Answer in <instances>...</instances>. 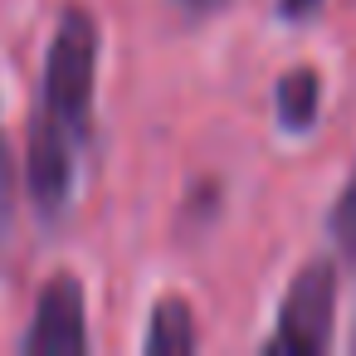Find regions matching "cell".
<instances>
[{
	"mask_svg": "<svg viewBox=\"0 0 356 356\" xmlns=\"http://www.w3.org/2000/svg\"><path fill=\"white\" fill-rule=\"evenodd\" d=\"M176 6L191 15H215V10H225V0H176Z\"/></svg>",
	"mask_w": 356,
	"mask_h": 356,
	"instance_id": "9c48e42d",
	"label": "cell"
},
{
	"mask_svg": "<svg viewBox=\"0 0 356 356\" xmlns=\"http://www.w3.org/2000/svg\"><path fill=\"white\" fill-rule=\"evenodd\" d=\"M142 351H152V356H186V351H195V322H191V302L186 298H176V293L156 298V307L147 317Z\"/></svg>",
	"mask_w": 356,
	"mask_h": 356,
	"instance_id": "5b68a950",
	"label": "cell"
},
{
	"mask_svg": "<svg viewBox=\"0 0 356 356\" xmlns=\"http://www.w3.org/2000/svg\"><path fill=\"white\" fill-rule=\"evenodd\" d=\"M10 215H15V166H10V147L0 132V244L10 234Z\"/></svg>",
	"mask_w": 356,
	"mask_h": 356,
	"instance_id": "52a82bcc",
	"label": "cell"
},
{
	"mask_svg": "<svg viewBox=\"0 0 356 356\" xmlns=\"http://www.w3.org/2000/svg\"><path fill=\"white\" fill-rule=\"evenodd\" d=\"M25 356H83L88 351V317H83V283L74 273H54L35 302L30 332L20 337Z\"/></svg>",
	"mask_w": 356,
	"mask_h": 356,
	"instance_id": "3957f363",
	"label": "cell"
},
{
	"mask_svg": "<svg viewBox=\"0 0 356 356\" xmlns=\"http://www.w3.org/2000/svg\"><path fill=\"white\" fill-rule=\"evenodd\" d=\"M273 113H278L283 132H312V122L322 113V79H317V69H307V64L288 69L278 79V88H273Z\"/></svg>",
	"mask_w": 356,
	"mask_h": 356,
	"instance_id": "277c9868",
	"label": "cell"
},
{
	"mask_svg": "<svg viewBox=\"0 0 356 356\" xmlns=\"http://www.w3.org/2000/svg\"><path fill=\"white\" fill-rule=\"evenodd\" d=\"M98 54H103L98 20L83 6H69L44 54V83H40L35 118H30V152H25L30 200L44 220H59L69 210L83 152L93 142Z\"/></svg>",
	"mask_w": 356,
	"mask_h": 356,
	"instance_id": "6da1fadb",
	"label": "cell"
},
{
	"mask_svg": "<svg viewBox=\"0 0 356 356\" xmlns=\"http://www.w3.org/2000/svg\"><path fill=\"white\" fill-rule=\"evenodd\" d=\"M332 317H337V268L327 259H312L288 283V293L278 302V317H273V337L264 341V351L317 356V351L332 346Z\"/></svg>",
	"mask_w": 356,
	"mask_h": 356,
	"instance_id": "7a4b0ae2",
	"label": "cell"
},
{
	"mask_svg": "<svg viewBox=\"0 0 356 356\" xmlns=\"http://www.w3.org/2000/svg\"><path fill=\"white\" fill-rule=\"evenodd\" d=\"M351 346H356V337H351Z\"/></svg>",
	"mask_w": 356,
	"mask_h": 356,
	"instance_id": "30bf717a",
	"label": "cell"
},
{
	"mask_svg": "<svg viewBox=\"0 0 356 356\" xmlns=\"http://www.w3.org/2000/svg\"><path fill=\"white\" fill-rule=\"evenodd\" d=\"M327 229H332L337 249L346 259H356V166H351V176H346V186H341V195H337V205L327 215Z\"/></svg>",
	"mask_w": 356,
	"mask_h": 356,
	"instance_id": "8992f818",
	"label": "cell"
},
{
	"mask_svg": "<svg viewBox=\"0 0 356 356\" xmlns=\"http://www.w3.org/2000/svg\"><path fill=\"white\" fill-rule=\"evenodd\" d=\"M322 6H327V0H273L278 20H288V25H298V20H312Z\"/></svg>",
	"mask_w": 356,
	"mask_h": 356,
	"instance_id": "ba28073f",
	"label": "cell"
}]
</instances>
